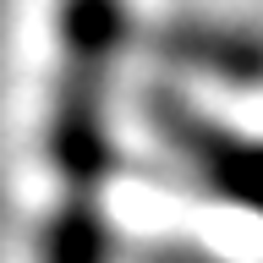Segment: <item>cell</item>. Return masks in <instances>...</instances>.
I'll use <instances>...</instances> for the list:
<instances>
[{"label": "cell", "instance_id": "obj_1", "mask_svg": "<svg viewBox=\"0 0 263 263\" xmlns=\"http://www.w3.org/2000/svg\"><path fill=\"white\" fill-rule=\"evenodd\" d=\"M61 44L55 159L71 176H93L104 154V71L121 44V0H61Z\"/></svg>", "mask_w": 263, "mask_h": 263}, {"label": "cell", "instance_id": "obj_2", "mask_svg": "<svg viewBox=\"0 0 263 263\" xmlns=\"http://www.w3.org/2000/svg\"><path fill=\"white\" fill-rule=\"evenodd\" d=\"M170 137H181V148L197 159V170L209 176V186H219L225 197L247 203V209H263V143H241L230 132H214L192 115H176Z\"/></svg>", "mask_w": 263, "mask_h": 263}, {"label": "cell", "instance_id": "obj_3", "mask_svg": "<svg viewBox=\"0 0 263 263\" xmlns=\"http://www.w3.org/2000/svg\"><path fill=\"white\" fill-rule=\"evenodd\" d=\"M44 263H104V230L88 209H66L44 241Z\"/></svg>", "mask_w": 263, "mask_h": 263}]
</instances>
